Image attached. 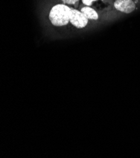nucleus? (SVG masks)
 Returning a JSON list of instances; mask_svg holds the SVG:
<instances>
[{
	"instance_id": "423d86ee",
	"label": "nucleus",
	"mask_w": 140,
	"mask_h": 158,
	"mask_svg": "<svg viewBox=\"0 0 140 158\" xmlns=\"http://www.w3.org/2000/svg\"><path fill=\"white\" fill-rule=\"evenodd\" d=\"M82 2L84 5L87 6H91L92 5V3L90 2V0H82Z\"/></svg>"
},
{
	"instance_id": "20e7f679",
	"label": "nucleus",
	"mask_w": 140,
	"mask_h": 158,
	"mask_svg": "<svg viewBox=\"0 0 140 158\" xmlns=\"http://www.w3.org/2000/svg\"><path fill=\"white\" fill-rule=\"evenodd\" d=\"M81 11L85 15V17L88 20H96L98 19L99 16L98 13L89 6H85L81 8Z\"/></svg>"
},
{
	"instance_id": "0eeeda50",
	"label": "nucleus",
	"mask_w": 140,
	"mask_h": 158,
	"mask_svg": "<svg viewBox=\"0 0 140 158\" xmlns=\"http://www.w3.org/2000/svg\"><path fill=\"white\" fill-rule=\"evenodd\" d=\"M94 1H97V0H90V2L91 3H92V2H94Z\"/></svg>"
},
{
	"instance_id": "f03ea898",
	"label": "nucleus",
	"mask_w": 140,
	"mask_h": 158,
	"mask_svg": "<svg viewBox=\"0 0 140 158\" xmlns=\"http://www.w3.org/2000/svg\"><path fill=\"white\" fill-rule=\"evenodd\" d=\"M69 22L75 27L80 29L84 28L87 25L88 19L81 11L70 8Z\"/></svg>"
},
{
	"instance_id": "f257e3e1",
	"label": "nucleus",
	"mask_w": 140,
	"mask_h": 158,
	"mask_svg": "<svg viewBox=\"0 0 140 158\" xmlns=\"http://www.w3.org/2000/svg\"><path fill=\"white\" fill-rule=\"evenodd\" d=\"M70 8L64 4L55 5L49 13V19L52 24L56 27H62L69 22Z\"/></svg>"
},
{
	"instance_id": "39448f33",
	"label": "nucleus",
	"mask_w": 140,
	"mask_h": 158,
	"mask_svg": "<svg viewBox=\"0 0 140 158\" xmlns=\"http://www.w3.org/2000/svg\"><path fill=\"white\" fill-rule=\"evenodd\" d=\"M65 4H69V5H74L76 3L79 2V0H62Z\"/></svg>"
},
{
	"instance_id": "7ed1b4c3",
	"label": "nucleus",
	"mask_w": 140,
	"mask_h": 158,
	"mask_svg": "<svg viewBox=\"0 0 140 158\" xmlns=\"http://www.w3.org/2000/svg\"><path fill=\"white\" fill-rule=\"evenodd\" d=\"M114 6L117 10L125 13H130L136 8L132 0H116Z\"/></svg>"
}]
</instances>
